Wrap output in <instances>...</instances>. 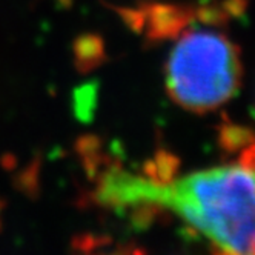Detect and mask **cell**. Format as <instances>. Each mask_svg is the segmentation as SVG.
Here are the masks:
<instances>
[{
    "mask_svg": "<svg viewBox=\"0 0 255 255\" xmlns=\"http://www.w3.org/2000/svg\"><path fill=\"white\" fill-rule=\"evenodd\" d=\"M99 198L119 208L174 214L211 246L214 255H255V166L232 163L172 180L111 169Z\"/></svg>",
    "mask_w": 255,
    "mask_h": 255,
    "instance_id": "6da1fadb",
    "label": "cell"
},
{
    "mask_svg": "<svg viewBox=\"0 0 255 255\" xmlns=\"http://www.w3.org/2000/svg\"><path fill=\"white\" fill-rule=\"evenodd\" d=\"M166 91L192 113H208L231 100L240 88L242 63L223 34L197 29L181 35L166 63Z\"/></svg>",
    "mask_w": 255,
    "mask_h": 255,
    "instance_id": "7a4b0ae2",
    "label": "cell"
}]
</instances>
